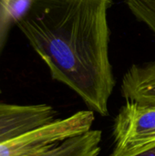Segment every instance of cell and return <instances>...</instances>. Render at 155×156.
I'll return each instance as SVG.
<instances>
[{
    "label": "cell",
    "instance_id": "obj_2",
    "mask_svg": "<svg viewBox=\"0 0 155 156\" xmlns=\"http://www.w3.org/2000/svg\"><path fill=\"white\" fill-rule=\"evenodd\" d=\"M95 112L79 111L42 127L0 143V156H60L61 142L90 131Z\"/></svg>",
    "mask_w": 155,
    "mask_h": 156
},
{
    "label": "cell",
    "instance_id": "obj_3",
    "mask_svg": "<svg viewBox=\"0 0 155 156\" xmlns=\"http://www.w3.org/2000/svg\"><path fill=\"white\" fill-rule=\"evenodd\" d=\"M109 156H134L155 146V105L126 100L112 124Z\"/></svg>",
    "mask_w": 155,
    "mask_h": 156
},
{
    "label": "cell",
    "instance_id": "obj_6",
    "mask_svg": "<svg viewBox=\"0 0 155 156\" xmlns=\"http://www.w3.org/2000/svg\"><path fill=\"white\" fill-rule=\"evenodd\" d=\"M132 14L155 35V0H124Z\"/></svg>",
    "mask_w": 155,
    "mask_h": 156
},
{
    "label": "cell",
    "instance_id": "obj_9",
    "mask_svg": "<svg viewBox=\"0 0 155 156\" xmlns=\"http://www.w3.org/2000/svg\"><path fill=\"white\" fill-rule=\"evenodd\" d=\"M134 156H155V146Z\"/></svg>",
    "mask_w": 155,
    "mask_h": 156
},
{
    "label": "cell",
    "instance_id": "obj_1",
    "mask_svg": "<svg viewBox=\"0 0 155 156\" xmlns=\"http://www.w3.org/2000/svg\"><path fill=\"white\" fill-rule=\"evenodd\" d=\"M112 0H34L16 24L53 80L102 117L115 88L108 11Z\"/></svg>",
    "mask_w": 155,
    "mask_h": 156
},
{
    "label": "cell",
    "instance_id": "obj_4",
    "mask_svg": "<svg viewBox=\"0 0 155 156\" xmlns=\"http://www.w3.org/2000/svg\"><path fill=\"white\" fill-rule=\"evenodd\" d=\"M48 104L17 105L0 101V143L42 127L57 118Z\"/></svg>",
    "mask_w": 155,
    "mask_h": 156
},
{
    "label": "cell",
    "instance_id": "obj_7",
    "mask_svg": "<svg viewBox=\"0 0 155 156\" xmlns=\"http://www.w3.org/2000/svg\"><path fill=\"white\" fill-rule=\"evenodd\" d=\"M34 0H6L5 5L13 23L17 24L28 12Z\"/></svg>",
    "mask_w": 155,
    "mask_h": 156
},
{
    "label": "cell",
    "instance_id": "obj_8",
    "mask_svg": "<svg viewBox=\"0 0 155 156\" xmlns=\"http://www.w3.org/2000/svg\"><path fill=\"white\" fill-rule=\"evenodd\" d=\"M6 0H0V52L5 45L9 28L13 24L5 5Z\"/></svg>",
    "mask_w": 155,
    "mask_h": 156
},
{
    "label": "cell",
    "instance_id": "obj_5",
    "mask_svg": "<svg viewBox=\"0 0 155 156\" xmlns=\"http://www.w3.org/2000/svg\"><path fill=\"white\" fill-rule=\"evenodd\" d=\"M121 92L126 100L155 105V61L131 66L122 77Z\"/></svg>",
    "mask_w": 155,
    "mask_h": 156
}]
</instances>
